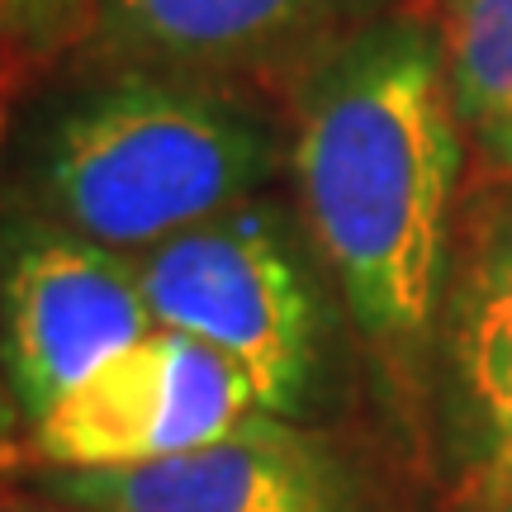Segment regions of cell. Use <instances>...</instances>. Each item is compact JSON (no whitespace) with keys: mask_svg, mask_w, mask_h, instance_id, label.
<instances>
[{"mask_svg":"<svg viewBox=\"0 0 512 512\" xmlns=\"http://www.w3.org/2000/svg\"><path fill=\"white\" fill-rule=\"evenodd\" d=\"M498 512H512V494H508V498H503V508H498Z\"/></svg>","mask_w":512,"mask_h":512,"instance_id":"obj_13","label":"cell"},{"mask_svg":"<svg viewBox=\"0 0 512 512\" xmlns=\"http://www.w3.org/2000/svg\"><path fill=\"white\" fill-rule=\"evenodd\" d=\"M100 0H0V67L43 72L81 48Z\"/></svg>","mask_w":512,"mask_h":512,"instance_id":"obj_10","label":"cell"},{"mask_svg":"<svg viewBox=\"0 0 512 512\" xmlns=\"http://www.w3.org/2000/svg\"><path fill=\"white\" fill-rule=\"evenodd\" d=\"M157 328L185 332L252 380L256 403L299 422L328 370V304L299 228L275 200L185 228L138 256Z\"/></svg>","mask_w":512,"mask_h":512,"instance_id":"obj_3","label":"cell"},{"mask_svg":"<svg viewBox=\"0 0 512 512\" xmlns=\"http://www.w3.org/2000/svg\"><path fill=\"white\" fill-rule=\"evenodd\" d=\"M290 162L309 247L361 337L384 356L432 347L465 162L437 24L384 15L313 57Z\"/></svg>","mask_w":512,"mask_h":512,"instance_id":"obj_1","label":"cell"},{"mask_svg":"<svg viewBox=\"0 0 512 512\" xmlns=\"http://www.w3.org/2000/svg\"><path fill=\"white\" fill-rule=\"evenodd\" d=\"M0 512H76V508H57V503H48V498H0Z\"/></svg>","mask_w":512,"mask_h":512,"instance_id":"obj_12","label":"cell"},{"mask_svg":"<svg viewBox=\"0 0 512 512\" xmlns=\"http://www.w3.org/2000/svg\"><path fill=\"white\" fill-rule=\"evenodd\" d=\"M437 38L465 138L512 181V0H437Z\"/></svg>","mask_w":512,"mask_h":512,"instance_id":"obj_9","label":"cell"},{"mask_svg":"<svg viewBox=\"0 0 512 512\" xmlns=\"http://www.w3.org/2000/svg\"><path fill=\"white\" fill-rule=\"evenodd\" d=\"M266 413L228 356L157 328L29 427L38 470H128L233 437Z\"/></svg>","mask_w":512,"mask_h":512,"instance_id":"obj_5","label":"cell"},{"mask_svg":"<svg viewBox=\"0 0 512 512\" xmlns=\"http://www.w3.org/2000/svg\"><path fill=\"white\" fill-rule=\"evenodd\" d=\"M147 332L138 256L19 209L0 223V370L24 432Z\"/></svg>","mask_w":512,"mask_h":512,"instance_id":"obj_4","label":"cell"},{"mask_svg":"<svg viewBox=\"0 0 512 512\" xmlns=\"http://www.w3.org/2000/svg\"><path fill=\"white\" fill-rule=\"evenodd\" d=\"M29 494L76 512H370L342 446L256 413L233 437L128 470H38Z\"/></svg>","mask_w":512,"mask_h":512,"instance_id":"obj_7","label":"cell"},{"mask_svg":"<svg viewBox=\"0 0 512 512\" xmlns=\"http://www.w3.org/2000/svg\"><path fill=\"white\" fill-rule=\"evenodd\" d=\"M15 138V209L143 256L256 200L280 128L242 81L147 67H76Z\"/></svg>","mask_w":512,"mask_h":512,"instance_id":"obj_2","label":"cell"},{"mask_svg":"<svg viewBox=\"0 0 512 512\" xmlns=\"http://www.w3.org/2000/svg\"><path fill=\"white\" fill-rule=\"evenodd\" d=\"M432 375L451 489L470 512H498L512 494V185L451 247Z\"/></svg>","mask_w":512,"mask_h":512,"instance_id":"obj_6","label":"cell"},{"mask_svg":"<svg viewBox=\"0 0 512 512\" xmlns=\"http://www.w3.org/2000/svg\"><path fill=\"white\" fill-rule=\"evenodd\" d=\"M356 0H100L72 67H147L247 81L323 53Z\"/></svg>","mask_w":512,"mask_h":512,"instance_id":"obj_8","label":"cell"},{"mask_svg":"<svg viewBox=\"0 0 512 512\" xmlns=\"http://www.w3.org/2000/svg\"><path fill=\"white\" fill-rule=\"evenodd\" d=\"M19 408H15V399H10V384H5V370H0V460L15 451V441H19Z\"/></svg>","mask_w":512,"mask_h":512,"instance_id":"obj_11","label":"cell"}]
</instances>
